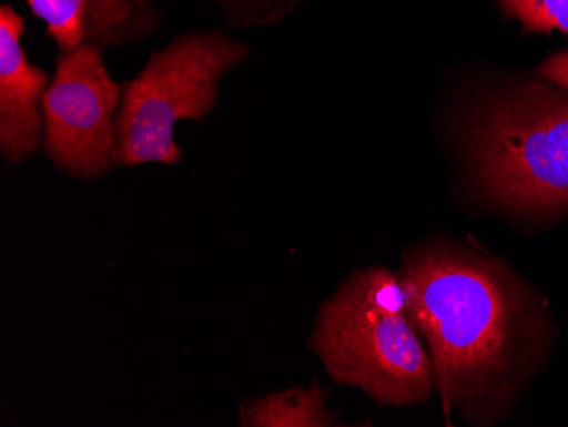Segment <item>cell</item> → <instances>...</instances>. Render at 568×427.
Masks as SVG:
<instances>
[{
  "mask_svg": "<svg viewBox=\"0 0 568 427\" xmlns=\"http://www.w3.org/2000/svg\"><path fill=\"white\" fill-rule=\"evenodd\" d=\"M398 276L408 317L433 353L445 410L497 387L521 337L523 302L513 279L490 261L443 248L408 261Z\"/></svg>",
  "mask_w": 568,
  "mask_h": 427,
  "instance_id": "6da1fadb",
  "label": "cell"
},
{
  "mask_svg": "<svg viewBox=\"0 0 568 427\" xmlns=\"http://www.w3.org/2000/svg\"><path fill=\"white\" fill-rule=\"evenodd\" d=\"M312 346L335 382L382 406H410L433 392V362L408 317L400 276L357 271L322 305Z\"/></svg>",
  "mask_w": 568,
  "mask_h": 427,
  "instance_id": "7a4b0ae2",
  "label": "cell"
},
{
  "mask_svg": "<svg viewBox=\"0 0 568 427\" xmlns=\"http://www.w3.org/2000/svg\"><path fill=\"white\" fill-rule=\"evenodd\" d=\"M248 59V47L223 30H191L152 52L142 72L121 84L118 162L178 165L175 123H201L219 108L223 75Z\"/></svg>",
  "mask_w": 568,
  "mask_h": 427,
  "instance_id": "3957f363",
  "label": "cell"
},
{
  "mask_svg": "<svg viewBox=\"0 0 568 427\" xmlns=\"http://www.w3.org/2000/svg\"><path fill=\"white\" fill-rule=\"evenodd\" d=\"M467 143L478 184L500 205L550 212L568 205V99L525 89L471 116Z\"/></svg>",
  "mask_w": 568,
  "mask_h": 427,
  "instance_id": "277c9868",
  "label": "cell"
},
{
  "mask_svg": "<svg viewBox=\"0 0 568 427\" xmlns=\"http://www.w3.org/2000/svg\"><path fill=\"white\" fill-rule=\"evenodd\" d=\"M121 84L111 78L102 50L92 44L59 52L41 99L43 150L72 180H101L118 162L116 116Z\"/></svg>",
  "mask_w": 568,
  "mask_h": 427,
  "instance_id": "5b68a950",
  "label": "cell"
},
{
  "mask_svg": "<svg viewBox=\"0 0 568 427\" xmlns=\"http://www.w3.org/2000/svg\"><path fill=\"white\" fill-rule=\"evenodd\" d=\"M26 18L0 6V155L8 164L30 161L43 143L41 99L50 73L34 65L21 44Z\"/></svg>",
  "mask_w": 568,
  "mask_h": 427,
  "instance_id": "8992f818",
  "label": "cell"
},
{
  "mask_svg": "<svg viewBox=\"0 0 568 427\" xmlns=\"http://www.w3.org/2000/svg\"><path fill=\"white\" fill-rule=\"evenodd\" d=\"M34 18L44 22V33L59 52L82 44L99 50L139 43L152 37L164 12L153 0H24Z\"/></svg>",
  "mask_w": 568,
  "mask_h": 427,
  "instance_id": "52a82bcc",
  "label": "cell"
},
{
  "mask_svg": "<svg viewBox=\"0 0 568 427\" xmlns=\"http://www.w3.org/2000/svg\"><path fill=\"white\" fill-rule=\"evenodd\" d=\"M325 392L318 385L292 387L263 398L245 401L241 409L244 427L335 426V417L325 409Z\"/></svg>",
  "mask_w": 568,
  "mask_h": 427,
  "instance_id": "ba28073f",
  "label": "cell"
},
{
  "mask_svg": "<svg viewBox=\"0 0 568 427\" xmlns=\"http://www.w3.org/2000/svg\"><path fill=\"white\" fill-rule=\"evenodd\" d=\"M222 12L232 30L266 27L292 14L303 0H206Z\"/></svg>",
  "mask_w": 568,
  "mask_h": 427,
  "instance_id": "9c48e42d",
  "label": "cell"
},
{
  "mask_svg": "<svg viewBox=\"0 0 568 427\" xmlns=\"http://www.w3.org/2000/svg\"><path fill=\"white\" fill-rule=\"evenodd\" d=\"M504 11L536 33L560 31L568 37V0H497Z\"/></svg>",
  "mask_w": 568,
  "mask_h": 427,
  "instance_id": "30bf717a",
  "label": "cell"
},
{
  "mask_svg": "<svg viewBox=\"0 0 568 427\" xmlns=\"http://www.w3.org/2000/svg\"><path fill=\"white\" fill-rule=\"evenodd\" d=\"M538 73L545 81L568 89V50L567 52L555 53L550 59L545 60L539 67Z\"/></svg>",
  "mask_w": 568,
  "mask_h": 427,
  "instance_id": "8fae6325",
  "label": "cell"
}]
</instances>
